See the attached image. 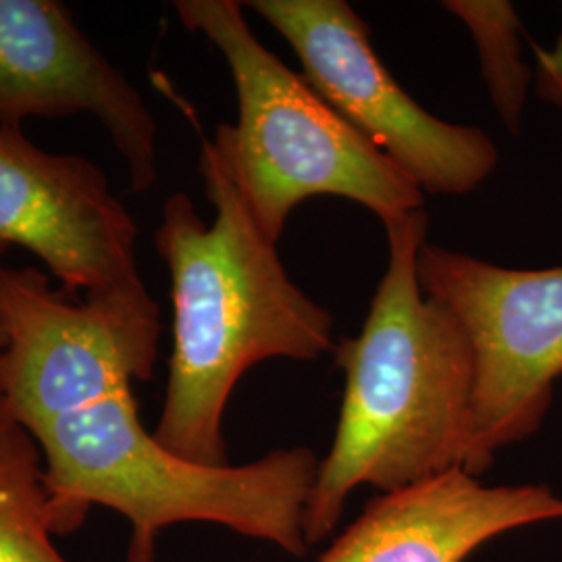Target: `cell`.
Listing matches in <instances>:
<instances>
[{
  "label": "cell",
  "mask_w": 562,
  "mask_h": 562,
  "mask_svg": "<svg viewBox=\"0 0 562 562\" xmlns=\"http://www.w3.org/2000/svg\"><path fill=\"white\" fill-rule=\"evenodd\" d=\"M0 241L41 259L65 294L161 313L138 269V225L97 162L0 127Z\"/></svg>",
  "instance_id": "cell-7"
},
{
  "label": "cell",
  "mask_w": 562,
  "mask_h": 562,
  "mask_svg": "<svg viewBox=\"0 0 562 562\" xmlns=\"http://www.w3.org/2000/svg\"><path fill=\"white\" fill-rule=\"evenodd\" d=\"M543 521H562V498L548 485H483L452 469L378 494L315 562H464L483 543Z\"/></svg>",
  "instance_id": "cell-9"
},
{
  "label": "cell",
  "mask_w": 562,
  "mask_h": 562,
  "mask_svg": "<svg viewBox=\"0 0 562 562\" xmlns=\"http://www.w3.org/2000/svg\"><path fill=\"white\" fill-rule=\"evenodd\" d=\"M65 536L41 450L0 413V562H69L55 538Z\"/></svg>",
  "instance_id": "cell-10"
},
{
  "label": "cell",
  "mask_w": 562,
  "mask_h": 562,
  "mask_svg": "<svg viewBox=\"0 0 562 562\" xmlns=\"http://www.w3.org/2000/svg\"><path fill=\"white\" fill-rule=\"evenodd\" d=\"M417 276L471 344L464 471L480 477L503 448L533 436L552 406L562 378V267L508 269L425 241Z\"/></svg>",
  "instance_id": "cell-5"
},
{
  "label": "cell",
  "mask_w": 562,
  "mask_h": 562,
  "mask_svg": "<svg viewBox=\"0 0 562 562\" xmlns=\"http://www.w3.org/2000/svg\"><path fill=\"white\" fill-rule=\"evenodd\" d=\"M301 60L308 81L344 120L394 162L423 194L464 196L501 161L475 125L431 115L373 48L367 21L344 0H252Z\"/></svg>",
  "instance_id": "cell-6"
},
{
  "label": "cell",
  "mask_w": 562,
  "mask_h": 562,
  "mask_svg": "<svg viewBox=\"0 0 562 562\" xmlns=\"http://www.w3.org/2000/svg\"><path fill=\"white\" fill-rule=\"evenodd\" d=\"M7 250H9V246H7V244H2V241H0V257H2V255H4V252H7ZM4 346H7V336H4V331H2V329H0V359H2V352H4Z\"/></svg>",
  "instance_id": "cell-13"
},
{
  "label": "cell",
  "mask_w": 562,
  "mask_h": 562,
  "mask_svg": "<svg viewBox=\"0 0 562 562\" xmlns=\"http://www.w3.org/2000/svg\"><path fill=\"white\" fill-rule=\"evenodd\" d=\"M383 229L387 262L361 334L334 346L344 398L304 510L308 548L334 533L362 485L387 494L464 471L469 459L473 352L461 323L419 283L427 213H408Z\"/></svg>",
  "instance_id": "cell-3"
},
{
  "label": "cell",
  "mask_w": 562,
  "mask_h": 562,
  "mask_svg": "<svg viewBox=\"0 0 562 562\" xmlns=\"http://www.w3.org/2000/svg\"><path fill=\"white\" fill-rule=\"evenodd\" d=\"M442 7L473 36L490 101L504 127L517 136L533 69L522 59L521 20L515 7L504 0H446Z\"/></svg>",
  "instance_id": "cell-11"
},
{
  "label": "cell",
  "mask_w": 562,
  "mask_h": 562,
  "mask_svg": "<svg viewBox=\"0 0 562 562\" xmlns=\"http://www.w3.org/2000/svg\"><path fill=\"white\" fill-rule=\"evenodd\" d=\"M0 413L41 450L65 533L94 506L130 522L127 562H157L162 531L213 522L304 557L319 459L280 448L259 461H183L144 427L134 382L155 373L161 313L71 301L34 267L0 262Z\"/></svg>",
  "instance_id": "cell-1"
},
{
  "label": "cell",
  "mask_w": 562,
  "mask_h": 562,
  "mask_svg": "<svg viewBox=\"0 0 562 562\" xmlns=\"http://www.w3.org/2000/svg\"><path fill=\"white\" fill-rule=\"evenodd\" d=\"M236 0H178L181 25L202 34L227 63L236 125L215 146L269 240L280 241L301 202L338 196L385 223L422 211L425 194L322 94L250 30Z\"/></svg>",
  "instance_id": "cell-4"
},
{
  "label": "cell",
  "mask_w": 562,
  "mask_h": 562,
  "mask_svg": "<svg viewBox=\"0 0 562 562\" xmlns=\"http://www.w3.org/2000/svg\"><path fill=\"white\" fill-rule=\"evenodd\" d=\"M201 176L215 220L192 199L162 204L155 246L167 265L173 348L155 440L183 461L223 467V415L241 375L262 361H317L334 352V317L290 280L213 140Z\"/></svg>",
  "instance_id": "cell-2"
},
{
  "label": "cell",
  "mask_w": 562,
  "mask_h": 562,
  "mask_svg": "<svg viewBox=\"0 0 562 562\" xmlns=\"http://www.w3.org/2000/svg\"><path fill=\"white\" fill-rule=\"evenodd\" d=\"M88 113L101 121L134 192L157 181V121L138 88L55 0H0V127Z\"/></svg>",
  "instance_id": "cell-8"
},
{
  "label": "cell",
  "mask_w": 562,
  "mask_h": 562,
  "mask_svg": "<svg viewBox=\"0 0 562 562\" xmlns=\"http://www.w3.org/2000/svg\"><path fill=\"white\" fill-rule=\"evenodd\" d=\"M536 53L533 88L538 99L562 109V36L552 48L531 44Z\"/></svg>",
  "instance_id": "cell-12"
}]
</instances>
